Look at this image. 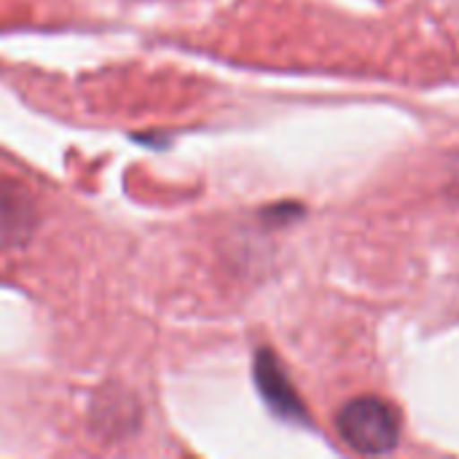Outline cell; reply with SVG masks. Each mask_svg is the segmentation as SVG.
Listing matches in <instances>:
<instances>
[{
	"mask_svg": "<svg viewBox=\"0 0 459 459\" xmlns=\"http://www.w3.org/2000/svg\"><path fill=\"white\" fill-rule=\"evenodd\" d=\"M336 430L358 455H387L401 441V417L387 401L363 395L339 411Z\"/></svg>",
	"mask_w": 459,
	"mask_h": 459,
	"instance_id": "6da1fadb",
	"label": "cell"
},
{
	"mask_svg": "<svg viewBox=\"0 0 459 459\" xmlns=\"http://www.w3.org/2000/svg\"><path fill=\"white\" fill-rule=\"evenodd\" d=\"M255 385L261 387L266 403H269L277 414L293 417V420L304 417V406H301L296 390L290 387V382H288V377H285L280 360H277L269 350H261V352L255 355Z\"/></svg>",
	"mask_w": 459,
	"mask_h": 459,
	"instance_id": "7a4b0ae2",
	"label": "cell"
},
{
	"mask_svg": "<svg viewBox=\"0 0 459 459\" xmlns=\"http://www.w3.org/2000/svg\"><path fill=\"white\" fill-rule=\"evenodd\" d=\"M35 229V204L24 186L0 180V239H24Z\"/></svg>",
	"mask_w": 459,
	"mask_h": 459,
	"instance_id": "3957f363",
	"label": "cell"
}]
</instances>
